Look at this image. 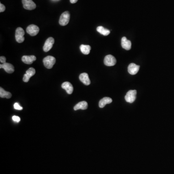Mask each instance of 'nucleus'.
<instances>
[{"mask_svg": "<svg viewBox=\"0 0 174 174\" xmlns=\"http://www.w3.org/2000/svg\"><path fill=\"white\" fill-rule=\"evenodd\" d=\"M14 108L15 109H17V110H21L23 109V107L20 106L19 103H15L14 105Z\"/></svg>", "mask_w": 174, "mask_h": 174, "instance_id": "nucleus-21", "label": "nucleus"}, {"mask_svg": "<svg viewBox=\"0 0 174 174\" xmlns=\"http://www.w3.org/2000/svg\"><path fill=\"white\" fill-rule=\"evenodd\" d=\"M36 60V57L34 55L31 56H23L22 57V61L25 64H31L33 62Z\"/></svg>", "mask_w": 174, "mask_h": 174, "instance_id": "nucleus-13", "label": "nucleus"}, {"mask_svg": "<svg viewBox=\"0 0 174 174\" xmlns=\"http://www.w3.org/2000/svg\"><path fill=\"white\" fill-rule=\"evenodd\" d=\"M5 10V7L4 4L1 3L0 4V12H4Z\"/></svg>", "mask_w": 174, "mask_h": 174, "instance_id": "nucleus-24", "label": "nucleus"}, {"mask_svg": "<svg viewBox=\"0 0 174 174\" xmlns=\"http://www.w3.org/2000/svg\"><path fill=\"white\" fill-rule=\"evenodd\" d=\"M22 2L24 8L27 10H33L36 7V4L32 0H22Z\"/></svg>", "mask_w": 174, "mask_h": 174, "instance_id": "nucleus-7", "label": "nucleus"}, {"mask_svg": "<svg viewBox=\"0 0 174 174\" xmlns=\"http://www.w3.org/2000/svg\"><path fill=\"white\" fill-rule=\"evenodd\" d=\"M24 34H25V32L22 28L18 27L16 29L15 38L17 43H21L24 42V41L25 40V38L24 37Z\"/></svg>", "mask_w": 174, "mask_h": 174, "instance_id": "nucleus-1", "label": "nucleus"}, {"mask_svg": "<svg viewBox=\"0 0 174 174\" xmlns=\"http://www.w3.org/2000/svg\"><path fill=\"white\" fill-rule=\"evenodd\" d=\"M139 68H140L139 66L136 65L134 63H132L129 64L128 67V71L129 73L131 75H135L138 72Z\"/></svg>", "mask_w": 174, "mask_h": 174, "instance_id": "nucleus-10", "label": "nucleus"}, {"mask_svg": "<svg viewBox=\"0 0 174 174\" xmlns=\"http://www.w3.org/2000/svg\"><path fill=\"white\" fill-rule=\"evenodd\" d=\"M70 18V15L69 12L68 11L63 12L61 15L59 20L60 25L63 26L67 25L69 22Z\"/></svg>", "mask_w": 174, "mask_h": 174, "instance_id": "nucleus-2", "label": "nucleus"}, {"mask_svg": "<svg viewBox=\"0 0 174 174\" xmlns=\"http://www.w3.org/2000/svg\"><path fill=\"white\" fill-rule=\"evenodd\" d=\"M116 60V58L111 55H108L104 59V64L107 66H112L115 65Z\"/></svg>", "mask_w": 174, "mask_h": 174, "instance_id": "nucleus-6", "label": "nucleus"}, {"mask_svg": "<svg viewBox=\"0 0 174 174\" xmlns=\"http://www.w3.org/2000/svg\"><path fill=\"white\" fill-rule=\"evenodd\" d=\"M131 42L130 40H127L125 37H123L122 39V47L125 50H129L131 49Z\"/></svg>", "mask_w": 174, "mask_h": 174, "instance_id": "nucleus-15", "label": "nucleus"}, {"mask_svg": "<svg viewBox=\"0 0 174 174\" xmlns=\"http://www.w3.org/2000/svg\"><path fill=\"white\" fill-rule=\"evenodd\" d=\"M81 52L85 55H88L90 52L91 47L89 45H81L80 46Z\"/></svg>", "mask_w": 174, "mask_h": 174, "instance_id": "nucleus-19", "label": "nucleus"}, {"mask_svg": "<svg viewBox=\"0 0 174 174\" xmlns=\"http://www.w3.org/2000/svg\"><path fill=\"white\" fill-rule=\"evenodd\" d=\"M77 1L78 0H70V2L71 4H75L77 2Z\"/></svg>", "mask_w": 174, "mask_h": 174, "instance_id": "nucleus-25", "label": "nucleus"}, {"mask_svg": "<svg viewBox=\"0 0 174 174\" xmlns=\"http://www.w3.org/2000/svg\"><path fill=\"white\" fill-rule=\"evenodd\" d=\"M0 97L1 98H5L10 99L12 97V94L10 92L5 91L3 88H0Z\"/></svg>", "mask_w": 174, "mask_h": 174, "instance_id": "nucleus-18", "label": "nucleus"}, {"mask_svg": "<svg viewBox=\"0 0 174 174\" xmlns=\"http://www.w3.org/2000/svg\"><path fill=\"white\" fill-rule=\"evenodd\" d=\"M97 31L104 36H107L110 34V31L109 30L105 29L103 26H99L97 28Z\"/></svg>", "mask_w": 174, "mask_h": 174, "instance_id": "nucleus-20", "label": "nucleus"}, {"mask_svg": "<svg viewBox=\"0 0 174 174\" xmlns=\"http://www.w3.org/2000/svg\"><path fill=\"white\" fill-rule=\"evenodd\" d=\"M136 93H137V92L136 90H129L125 97L126 101L129 103H132L134 102L136 99Z\"/></svg>", "mask_w": 174, "mask_h": 174, "instance_id": "nucleus-4", "label": "nucleus"}, {"mask_svg": "<svg viewBox=\"0 0 174 174\" xmlns=\"http://www.w3.org/2000/svg\"><path fill=\"white\" fill-rule=\"evenodd\" d=\"M88 103L86 101H82L80 102L77 103L76 105L74 106V110H77L79 109H82V110H85L87 109L88 108Z\"/></svg>", "mask_w": 174, "mask_h": 174, "instance_id": "nucleus-16", "label": "nucleus"}, {"mask_svg": "<svg viewBox=\"0 0 174 174\" xmlns=\"http://www.w3.org/2000/svg\"><path fill=\"white\" fill-rule=\"evenodd\" d=\"M35 74H36V70L34 69V68L32 67L29 68L24 75L23 77V80L24 82H28L30 80L31 77L34 76Z\"/></svg>", "mask_w": 174, "mask_h": 174, "instance_id": "nucleus-9", "label": "nucleus"}, {"mask_svg": "<svg viewBox=\"0 0 174 174\" xmlns=\"http://www.w3.org/2000/svg\"><path fill=\"white\" fill-rule=\"evenodd\" d=\"M12 119L15 122H19L20 121V117L18 116H14L12 117Z\"/></svg>", "mask_w": 174, "mask_h": 174, "instance_id": "nucleus-22", "label": "nucleus"}, {"mask_svg": "<svg viewBox=\"0 0 174 174\" xmlns=\"http://www.w3.org/2000/svg\"><path fill=\"white\" fill-rule=\"evenodd\" d=\"M0 68L4 69L5 72L7 73L12 74L14 72V66L9 63H5L4 64H1L0 65Z\"/></svg>", "mask_w": 174, "mask_h": 174, "instance_id": "nucleus-11", "label": "nucleus"}, {"mask_svg": "<svg viewBox=\"0 0 174 174\" xmlns=\"http://www.w3.org/2000/svg\"><path fill=\"white\" fill-rule=\"evenodd\" d=\"M26 31L31 36H34L38 34L39 31V28L36 25L31 24L27 28Z\"/></svg>", "mask_w": 174, "mask_h": 174, "instance_id": "nucleus-5", "label": "nucleus"}, {"mask_svg": "<svg viewBox=\"0 0 174 174\" xmlns=\"http://www.w3.org/2000/svg\"><path fill=\"white\" fill-rule=\"evenodd\" d=\"M62 88L63 89L65 90L68 94H71L73 92L74 88L73 85L71 83L69 82L63 83L62 85Z\"/></svg>", "mask_w": 174, "mask_h": 174, "instance_id": "nucleus-12", "label": "nucleus"}, {"mask_svg": "<svg viewBox=\"0 0 174 174\" xmlns=\"http://www.w3.org/2000/svg\"><path fill=\"white\" fill-rule=\"evenodd\" d=\"M56 63V59L54 57L48 56L43 59L44 66L47 69H51Z\"/></svg>", "mask_w": 174, "mask_h": 174, "instance_id": "nucleus-3", "label": "nucleus"}, {"mask_svg": "<svg viewBox=\"0 0 174 174\" xmlns=\"http://www.w3.org/2000/svg\"><path fill=\"white\" fill-rule=\"evenodd\" d=\"M6 58L4 56H1L0 57V62L2 63V64H4L6 63Z\"/></svg>", "mask_w": 174, "mask_h": 174, "instance_id": "nucleus-23", "label": "nucleus"}, {"mask_svg": "<svg viewBox=\"0 0 174 174\" xmlns=\"http://www.w3.org/2000/svg\"><path fill=\"white\" fill-rule=\"evenodd\" d=\"M79 78L80 81L85 85L88 86L90 84V79L89 77V75L88 74L86 73L81 74Z\"/></svg>", "mask_w": 174, "mask_h": 174, "instance_id": "nucleus-14", "label": "nucleus"}, {"mask_svg": "<svg viewBox=\"0 0 174 174\" xmlns=\"http://www.w3.org/2000/svg\"><path fill=\"white\" fill-rule=\"evenodd\" d=\"M54 42L55 41L53 37H49V38H47L43 47L44 51L45 52H48L50 51V50L52 49Z\"/></svg>", "mask_w": 174, "mask_h": 174, "instance_id": "nucleus-8", "label": "nucleus"}, {"mask_svg": "<svg viewBox=\"0 0 174 174\" xmlns=\"http://www.w3.org/2000/svg\"><path fill=\"white\" fill-rule=\"evenodd\" d=\"M112 102V99L109 97H104L100 101L99 103V106L100 108H103L105 107L106 104L110 103Z\"/></svg>", "mask_w": 174, "mask_h": 174, "instance_id": "nucleus-17", "label": "nucleus"}]
</instances>
